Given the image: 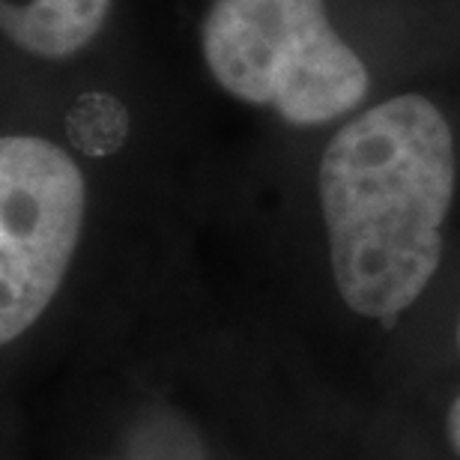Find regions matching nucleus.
Returning <instances> with one entry per match:
<instances>
[{"label": "nucleus", "instance_id": "nucleus-1", "mask_svg": "<svg viewBox=\"0 0 460 460\" xmlns=\"http://www.w3.org/2000/svg\"><path fill=\"white\" fill-rule=\"evenodd\" d=\"M455 137L419 93L374 105L332 135L320 207L335 288L356 314L394 320L434 279L455 198Z\"/></svg>", "mask_w": 460, "mask_h": 460}, {"label": "nucleus", "instance_id": "nucleus-2", "mask_svg": "<svg viewBox=\"0 0 460 460\" xmlns=\"http://www.w3.org/2000/svg\"><path fill=\"white\" fill-rule=\"evenodd\" d=\"M200 49L222 90L293 126L344 117L371 87L323 0H216L200 24Z\"/></svg>", "mask_w": 460, "mask_h": 460}, {"label": "nucleus", "instance_id": "nucleus-3", "mask_svg": "<svg viewBox=\"0 0 460 460\" xmlns=\"http://www.w3.org/2000/svg\"><path fill=\"white\" fill-rule=\"evenodd\" d=\"M87 189L58 144L0 141V341L13 344L45 314L75 257Z\"/></svg>", "mask_w": 460, "mask_h": 460}, {"label": "nucleus", "instance_id": "nucleus-4", "mask_svg": "<svg viewBox=\"0 0 460 460\" xmlns=\"http://www.w3.org/2000/svg\"><path fill=\"white\" fill-rule=\"evenodd\" d=\"M111 0H0V24L9 42L45 60L81 51L102 31Z\"/></svg>", "mask_w": 460, "mask_h": 460}, {"label": "nucleus", "instance_id": "nucleus-5", "mask_svg": "<svg viewBox=\"0 0 460 460\" xmlns=\"http://www.w3.org/2000/svg\"><path fill=\"white\" fill-rule=\"evenodd\" d=\"M446 434H448V443H452L455 455L460 457V394L455 398V403L448 407V416H446Z\"/></svg>", "mask_w": 460, "mask_h": 460}, {"label": "nucleus", "instance_id": "nucleus-6", "mask_svg": "<svg viewBox=\"0 0 460 460\" xmlns=\"http://www.w3.org/2000/svg\"><path fill=\"white\" fill-rule=\"evenodd\" d=\"M457 344H460V326H457Z\"/></svg>", "mask_w": 460, "mask_h": 460}]
</instances>
